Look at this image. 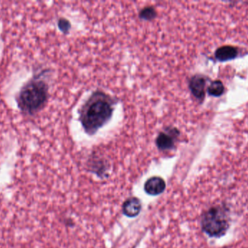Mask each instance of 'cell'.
I'll use <instances>...</instances> for the list:
<instances>
[{"label":"cell","mask_w":248,"mask_h":248,"mask_svg":"<svg viewBox=\"0 0 248 248\" xmlns=\"http://www.w3.org/2000/svg\"><path fill=\"white\" fill-rule=\"evenodd\" d=\"M229 211L225 206L217 205L207 211L202 215V230L210 237L224 235L229 227Z\"/></svg>","instance_id":"3957f363"},{"label":"cell","mask_w":248,"mask_h":248,"mask_svg":"<svg viewBox=\"0 0 248 248\" xmlns=\"http://www.w3.org/2000/svg\"><path fill=\"white\" fill-rule=\"evenodd\" d=\"M58 26H59L61 30L65 31L68 30V28H69L70 25L68 24V22H67L66 20H64V19H61V20H59V23H58Z\"/></svg>","instance_id":"8fae6325"},{"label":"cell","mask_w":248,"mask_h":248,"mask_svg":"<svg viewBox=\"0 0 248 248\" xmlns=\"http://www.w3.org/2000/svg\"><path fill=\"white\" fill-rule=\"evenodd\" d=\"M112 105L111 99L104 93L97 92L90 97L80 112V120L86 132L94 133L110 119Z\"/></svg>","instance_id":"6da1fadb"},{"label":"cell","mask_w":248,"mask_h":248,"mask_svg":"<svg viewBox=\"0 0 248 248\" xmlns=\"http://www.w3.org/2000/svg\"><path fill=\"white\" fill-rule=\"evenodd\" d=\"M208 93L211 96L218 97V96H221L224 93V86L221 81L217 80V81L213 82L211 83V85L208 87Z\"/></svg>","instance_id":"9c48e42d"},{"label":"cell","mask_w":248,"mask_h":248,"mask_svg":"<svg viewBox=\"0 0 248 248\" xmlns=\"http://www.w3.org/2000/svg\"><path fill=\"white\" fill-rule=\"evenodd\" d=\"M238 54L237 48L234 46H222L216 51V58L220 61H227L234 59Z\"/></svg>","instance_id":"52a82bcc"},{"label":"cell","mask_w":248,"mask_h":248,"mask_svg":"<svg viewBox=\"0 0 248 248\" xmlns=\"http://www.w3.org/2000/svg\"><path fill=\"white\" fill-rule=\"evenodd\" d=\"M49 98V86L40 77L26 82L16 96L19 110L26 116H33L45 108Z\"/></svg>","instance_id":"7a4b0ae2"},{"label":"cell","mask_w":248,"mask_h":248,"mask_svg":"<svg viewBox=\"0 0 248 248\" xmlns=\"http://www.w3.org/2000/svg\"><path fill=\"white\" fill-rule=\"evenodd\" d=\"M205 78L202 76H195L191 79L189 87L192 94L200 100H202L205 97Z\"/></svg>","instance_id":"5b68a950"},{"label":"cell","mask_w":248,"mask_h":248,"mask_svg":"<svg viewBox=\"0 0 248 248\" xmlns=\"http://www.w3.org/2000/svg\"><path fill=\"white\" fill-rule=\"evenodd\" d=\"M174 138L172 135L163 132L158 135L156 141L157 147L161 150L170 149L174 146Z\"/></svg>","instance_id":"ba28073f"},{"label":"cell","mask_w":248,"mask_h":248,"mask_svg":"<svg viewBox=\"0 0 248 248\" xmlns=\"http://www.w3.org/2000/svg\"><path fill=\"white\" fill-rule=\"evenodd\" d=\"M166 183L160 177H153L147 181L144 184V190L150 195H158L164 192Z\"/></svg>","instance_id":"277c9868"},{"label":"cell","mask_w":248,"mask_h":248,"mask_svg":"<svg viewBox=\"0 0 248 248\" xmlns=\"http://www.w3.org/2000/svg\"><path fill=\"white\" fill-rule=\"evenodd\" d=\"M141 211V202L140 199L136 198H131L124 202L123 211L126 216H137Z\"/></svg>","instance_id":"8992f818"},{"label":"cell","mask_w":248,"mask_h":248,"mask_svg":"<svg viewBox=\"0 0 248 248\" xmlns=\"http://www.w3.org/2000/svg\"><path fill=\"white\" fill-rule=\"evenodd\" d=\"M155 12L154 10L152 8H146L145 10H143L141 12V17L143 18H152L153 17V15H154Z\"/></svg>","instance_id":"30bf717a"}]
</instances>
